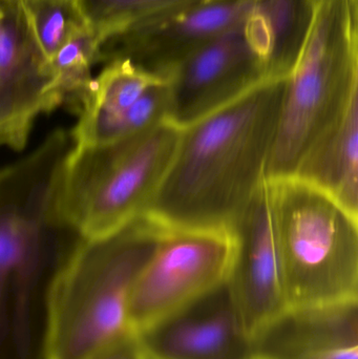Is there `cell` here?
<instances>
[{
	"mask_svg": "<svg viewBox=\"0 0 358 359\" xmlns=\"http://www.w3.org/2000/svg\"><path fill=\"white\" fill-rule=\"evenodd\" d=\"M294 176L325 190L358 215V99L313 145Z\"/></svg>",
	"mask_w": 358,
	"mask_h": 359,
	"instance_id": "16",
	"label": "cell"
},
{
	"mask_svg": "<svg viewBox=\"0 0 358 359\" xmlns=\"http://www.w3.org/2000/svg\"><path fill=\"white\" fill-rule=\"evenodd\" d=\"M181 130L166 119L111 144H73L57 194L63 224L78 238H98L144 217L170 170Z\"/></svg>",
	"mask_w": 358,
	"mask_h": 359,
	"instance_id": "6",
	"label": "cell"
},
{
	"mask_svg": "<svg viewBox=\"0 0 358 359\" xmlns=\"http://www.w3.org/2000/svg\"><path fill=\"white\" fill-rule=\"evenodd\" d=\"M288 310L358 302V215L298 176L267 179Z\"/></svg>",
	"mask_w": 358,
	"mask_h": 359,
	"instance_id": "4",
	"label": "cell"
},
{
	"mask_svg": "<svg viewBox=\"0 0 358 359\" xmlns=\"http://www.w3.org/2000/svg\"><path fill=\"white\" fill-rule=\"evenodd\" d=\"M21 4L48 61L76 34L90 27L78 0H21Z\"/></svg>",
	"mask_w": 358,
	"mask_h": 359,
	"instance_id": "18",
	"label": "cell"
},
{
	"mask_svg": "<svg viewBox=\"0 0 358 359\" xmlns=\"http://www.w3.org/2000/svg\"><path fill=\"white\" fill-rule=\"evenodd\" d=\"M252 0H193L139 21L99 44L98 63L126 59L159 77L214 38L243 27Z\"/></svg>",
	"mask_w": 358,
	"mask_h": 359,
	"instance_id": "8",
	"label": "cell"
},
{
	"mask_svg": "<svg viewBox=\"0 0 358 359\" xmlns=\"http://www.w3.org/2000/svg\"><path fill=\"white\" fill-rule=\"evenodd\" d=\"M229 229L233 252L227 290L242 327L256 341L288 310L268 180Z\"/></svg>",
	"mask_w": 358,
	"mask_h": 359,
	"instance_id": "9",
	"label": "cell"
},
{
	"mask_svg": "<svg viewBox=\"0 0 358 359\" xmlns=\"http://www.w3.org/2000/svg\"><path fill=\"white\" fill-rule=\"evenodd\" d=\"M4 145L6 147V138H4V134L0 132V147H4Z\"/></svg>",
	"mask_w": 358,
	"mask_h": 359,
	"instance_id": "21",
	"label": "cell"
},
{
	"mask_svg": "<svg viewBox=\"0 0 358 359\" xmlns=\"http://www.w3.org/2000/svg\"><path fill=\"white\" fill-rule=\"evenodd\" d=\"M233 252L230 229L162 228L130 297L132 330H145L224 285Z\"/></svg>",
	"mask_w": 358,
	"mask_h": 359,
	"instance_id": "7",
	"label": "cell"
},
{
	"mask_svg": "<svg viewBox=\"0 0 358 359\" xmlns=\"http://www.w3.org/2000/svg\"><path fill=\"white\" fill-rule=\"evenodd\" d=\"M161 231L142 217L109 236L78 238L55 282L50 359L86 358L132 331L130 297Z\"/></svg>",
	"mask_w": 358,
	"mask_h": 359,
	"instance_id": "3",
	"label": "cell"
},
{
	"mask_svg": "<svg viewBox=\"0 0 358 359\" xmlns=\"http://www.w3.org/2000/svg\"><path fill=\"white\" fill-rule=\"evenodd\" d=\"M99 41L90 27L76 34L48 61L52 90L60 105L77 99L92 80V67L98 63Z\"/></svg>",
	"mask_w": 358,
	"mask_h": 359,
	"instance_id": "17",
	"label": "cell"
},
{
	"mask_svg": "<svg viewBox=\"0 0 358 359\" xmlns=\"http://www.w3.org/2000/svg\"><path fill=\"white\" fill-rule=\"evenodd\" d=\"M59 105L21 0H0V132L6 147L22 149L35 120Z\"/></svg>",
	"mask_w": 358,
	"mask_h": 359,
	"instance_id": "11",
	"label": "cell"
},
{
	"mask_svg": "<svg viewBox=\"0 0 358 359\" xmlns=\"http://www.w3.org/2000/svg\"><path fill=\"white\" fill-rule=\"evenodd\" d=\"M321 0H252L243 22L268 78H285L310 33Z\"/></svg>",
	"mask_w": 358,
	"mask_h": 359,
	"instance_id": "15",
	"label": "cell"
},
{
	"mask_svg": "<svg viewBox=\"0 0 358 359\" xmlns=\"http://www.w3.org/2000/svg\"><path fill=\"white\" fill-rule=\"evenodd\" d=\"M256 351V359H358V302L287 310Z\"/></svg>",
	"mask_w": 358,
	"mask_h": 359,
	"instance_id": "13",
	"label": "cell"
},
{
	"mask_svg": "<svg viewBox=\"0 0 358 359\" xmlns=\"http://www.w3.org/2000/svg\"><path fill=\"white\" fill-rule=\"evenodd\" d=\"M193 0H78L99 43L139 21Z\"/></svg>",
	"mask_w": 358,
	"mask_h": 359,
	"instance_id": "19",
	"label": "cell"
},
{
	"mask_svg": "<svg viewBox=\"0 0 358 359\" xmlns=\"http://www.w3.org/2000/svg\"><path fill=\"white\" fill-rule=\"evenodd\" d=\"M84 359H146L134 331H128L103 345Z\"/></svg>",
	"mask_w": 358,
	"mask_h": 359,
	"instance_id": "20",
	"label": "cell"
},
{
	"mask_svg": "<svg viewBox=\"0 0 358 359\" xmlns=\"http://www.w3.org/2000/svg\"><path fill=\"white\" fill-rule=\"evenodd\" d=\"M136 334L146 359H256L226 283Z\"/></svg>",
	"mask_w": 358,
	"mask_h": 359,
	"instance_id": "12",
	"label": "cell"
},
{
	"mask_svg": "<svg viewBox=\"0 0 358 359\" xmlns=\"http://www.w3.org/2000/svg\"><path fill=\"white\" fill-rule=\"evenodd\" d=\"M71 134L0 170V359H50L53 297L69 251L57 194Z\"/></svg>",
	"mask_w": 358,
	"mask_h": 359,
	"instance_id": "1",
	"label": "cell"
},
{
	"mask_svg": "<svg viewBox=\"0 0 358 359\" xmlns=\"http://www.w3.org/2000/svg\"><path fill=\"white\" fill-rule=\"evenodd\" d=\"M159 77L126 59L111 61L77 99L80 114L71 132L76 147H102L116 142L118 126L130 107Z\"/></svg>",
	"mask_w": 358,
	"mask_h": 359,
	"instance_id": "14",
	"label": "cell"
},
{
	"mask_svg": "<svg viewBox=\"0 0 358 359\" xmlns=\"http://www.w3.org/2000/svg\"><path fill=\"white\" fill-rule=\"evenodd\" d=\"M358 1L321 0L285 79L267 179L294 176L313 145L358 99Z\"/></svg>",
	"mask_w": 358,
	"mask_h": 359,
	"instance_id": "5",
	"label": "cell"
},
{
	"mask_svg": "<svg viewBox=\"0 0 358 359\" xmlns=\"http://www.w3.org/2000/svg\"><path fill=\"white\" fill-rule=\"evenodd\" d=\"M285 79L267 78L182 128L144 217L162 228L229 229L267 179Z\"/></svg>",
	"mask_w": 358,
	"mask_h": 359,
	"instance_id": "2",
	"label": "cell"
},
{
	"mask_svg": "<svg viewBox=\"0 0 358 359\" xmlns=\"http://www.w3.org/2000/svg\"><path fill=\"white\" fill-rule=\"evenodd\" d=\"M267 78L243 27L231 29L193 50L168 74L170 119L184 128Z\"/></svg>",
	"mask_w": 358,
	"mask_h": 359,
	"instance_id": "10",
	"label": "cell"
}]
</instances>
